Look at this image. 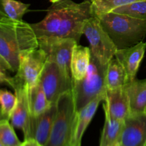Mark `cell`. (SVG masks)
<instances>
[{
	"label": "cell",
	"mask_w": 146,
	"mask_h": 146,
	"mask_svg": "<svg viewBox=\"0 0 146 146\" xmlns=\"http://www.w3.org/2000/svg\"><path fill=\"white\" fill-rule=\"evenodd\" d=\"M94 16L91 1L76 3L72 0H61L47 9L44 19L30 24L38 39L73 38L79 44L86 21Z\"/></svg>",
	"instance_id": "6da1fadb"
},
{
	"label": "cell",
	"mask_w": 146,
	"mask_h": 146,
	"mask_svg": "<svg viewBox=\"0 0 146 146\" xmlns=\"http://www.w3.org/2000/svg\"><path fill=\"white\" fill-rule=\"evenodd\" d=\"M38 48L31 24L5 17L0 19V64L17 73L23 57Z\"/></svg>",
	"instance_id": "7a4b0ae2"
},
{
	"label": "cell",
	"mask_w": 146,
	"mask_h": 146,
	"mask_svg": "<svg viewBox=\"0 0 146 146\" xmlns=\"http://www.w3.org/2000/svg\"><path fill=\"white\" fill-rule=\"evenodd\" d=\"M96 16L98 17L118 49L133 46L145 38L146 20L114 12Z\"/></svg>",
	"instance_id": "3957f363"
},
{
	"label": "cell",
	"mask_w": 146,
	"mask_h": 146,
	"mask_svg": "<svg viewBox=\"0 0 146 146\" xmlns=\"http://www.w3.org/2000/svg\"><path fill=\"white\" fill-rule=\"evenodd\" d=\"M106 66L102 65L91 54V63L86 76L81 81L72 80L76 112L82 109L98 96L106 94Z\"/></svg>",
	"instance_id": "277c9868"
},
{
	"label": "cell",
	"mask_w": 146,
	"mask_h": 146,
	"mask_svg": "<svg viewBox=\"0 0 146 146\" xmlns=\"http://www.w3.org/2000/svg\"><path fill=\"white\" fill-rule=\"evenodd\" d=\"M56 115L48 141L44 146H69L76 115L72 90L60 96Z\"/></svg>",
	"instance_id": "5b68a950"
},
{
	"label": "cell",
	"mask_w": 146,
	"mask_h": 146,
	"mask_svg": "<svg viewBox=\"0 0 146 146\" xmlns=\"http://www.w3.org/2000/svg\"><path fill=\"white\" fill-rule=\"evenodd\" d=\"M83 34L89 41L91 54L102 65L106 66L115 57L118 48L104 29L98 17L94 16L86 21L83 27Z\"/></svg>",
	"instance_id": "8992f818"
},
{
	"label": "cell",
	"mask_w": 146,
	"mask_h": 146,
	"mask_svg": "<svg viewBox=\"0 0 146 146\" xmlns=\"http://www.w3.org/2000/svg\"><path fill=\"white\" fill-rule=\"evenodd\" d=\"M38 47L47 56V61L56 64L66 77L72 78L71 61L73 50L77 43L73 38H41L38 39Z\"/></svg>",
	"instance_id": "52a82bcc"
},
{
	"label": "cell",
	"mask_w": 146,
	"mask_h": 146,
	"mask_svg": "<svg viewBox=\"0 0 146 146\" xmlns=\"http://www.w3.org/2000/svg\"><path fill=\"white\" fill-rule=\"evenodd\" d=\"M38 82L51 104H56L61 94L72 90V78L66 76L58 66L51 61H46Z\"/></svg>",
	"instance_id": "ba28073f"
},
{
	"label": "cell",
	"mask_w": 146,
	"mask_h": 146,
	"mask_svg": "<svg viewBox=\"0 0 146 146\" xmlns=\"http://www.w3.org/2000/svg\"><path fill=\"white\" fill-rule=\"evenodd\" d=\"M9 86L14 90V94L17 96V103L9 121L13 127L21 129L23 131L24 139H27L29 132L31 122L29 88L15 76L12 77Z\"/></svg>",
	"instance_id": "9c48e42d"
},
{
	"label": "cell",
	"mask_w": 146,
	"mask_h": 146,
	"mask_svg": "<svg viewBox=\"0 0 146 146\" xmlns=\"http://www.w3.org/2000/svg\"><path fill=\"white\" fill-rule=\"evenodd\" d=\"M46 61V54L38 47L21 58L19 67L14 76L26 84L29 89L38 82Z\"/></svg>",
	"instance_id": "30bf717a"
},
{
	"label": "cell",
	"mask_w": 146,
	"mask_h": 146,
	"mask_svg": "<svg viewBox=\"0 0 146 146\" xmlns=\"http://www.w3.org/2000/svg\"><path fill=\"white\" fill-rule=\"evenodd\" d=\"M120 146H146V111L131 113L124 120Z\"/></svg>",
	"instance_id": "8fae6325"
},
{
	"label": "cell",
	"mask_w": 146,
	"mask_h": 146,
	"mask_svg": "<svg viewBox=\"0 0 146 146\" xmlns=\"http://www.w3.org/2000/svg\"><path fill=\"white\" fill-rule=\"evenodd\" d=\"M56 104H53L39 115L31 117L29 132L27 139L32 138L41 145H45L49 138L56 115Z\"/></svg>",
	"instance_id": "7c38bea8"
},
{
	"label": "cell",
	"mask_w": 146,
	"mask_h": 146,
	"mask_svg": "<svg viewBox=\"0 0 146 146\" xmlns=\"http://www.w3.org/2000/svg\"><path fill=\"white\" fill-rule=\"evenodd\" d=\"M104 108L111 118L122 120L131 113L125 86L115 89H106Z\"/></svg>",
	"instance_id": "4fadbf2b"
},
{
	"label": "cell",
	"mask_w": 146,
	"mask_h": 146,
	"mask_svg": "<svg viewBox=\"0 0 146 146\" xmlns=\"http://www.w3.org/2000/svg\"><path fill=\"white\" fill-rule=\"evenodd\" d=\"M105 98L106 94L98 96L82 109L78 112H76L69 146L81 145V140L84 133L94 118L100 102L104 101Z\"/></svg>",
	"instance_id": "5bb4252c"
},
{
	"label": "cell",
	"mask_w": 146,
	"mask_h": 146,
	"mask_svg": "<svg viewBox=\"0 0 146 146\" xmlns=\"http://www.w3.org/2000/svg\"><path fill=\"white\" fill-rule=\"evenodd\" d=\"M146 43H138L133 46L118 49L115 57L123 66L129 82L135 79L141 63L145 55Z\"/></svg>",
	"instance_id": "9a60e30c"
},
{
	"label": "cell",
	"mask_w": 146,
	"mask_h": 146,
	"mask_svg": "<svg viewBox=\"0 0 146 146\" xmlns=\"http://www.w3.org/2000/svg\"><path fill=\"white\" fill-rule=\"evenodd\" d=\"M91 52L88 47L76 44L73 50L71 61L72 80L81 81L86 76L91 63Z\"/></svg>",
	"instance_id": "2e32d148"
},
{
	"label": "cell",
	"mask_w": 146,
	"mask_h": 146,
	"mask_svg": "<svg viewBox=\"0 0 146 146\" xmlns=\"http://www.w3.org/2000/svg\"><path fill=\"white\" fill-rule=\"evenodd\" d=\"M131 113H142L146 111V79L138 80L128 83L125 85Z\"/></svg>",
	"instance_id": "e0dca14e"
},
{
	"label": "cell",
	"mask_w": 146,
	"mask_h": 146,
	"mask_svg": "<svg viewBox=\"0 0 146 146\" xmlns=\"http://www.w3.org/2000/svg\"><path fill=\"white\" fill-rule=\"evenodd\" d=\"M124 121L111 118L105 113V123L101 134L100 146H118Z\"/></svg>",
	"instance_id": "ac0fdd59"
},
{
	"label": "cell",
	"mask_w": 146,
	"mask_h": 146,
	"mask_svg": "<svg viewBox=\"0 0 146 146\" xmlns=\"http://www.w3.org/2000/svg\"><path fill=\"white\" fill-rule=\"evenodd\" d=\"M128 83L129 81L123 66L115 57H113L106 66V89H115L123 87Z\"/></svg>",
	"instance_id": "d6986e66"
},
{
	"label": "cell",
	"mask_w": 146,
	"mask_h": 146,
	"mask_svg": "<svg viewBox=\"0 0 146 146\" xmlns=\"http://www.w3.org/2000/svg\"><path fill=\"white\" fill-rule=\"evenodd\" d=\"M29 101L31 117L39 115L51 105L48 102L46 96L38 82L29 89Z\"/></svg>",
	"instance_id": "ffe728a7"
},
{
	"label": "cell",
	"mask_w": 146,
	"mask_h": 146,
	"mask_svg": "<svg viewBox=\"0 0 146 146\" xmlns=\"http://www.w3.org/2000/svg\"><path fill=\"white\" fill-rule=\"evenodd\" d=\"M0 5L7 17L16 21H21L30 7L29 4L17 0H0Z\"/></svg>",
	"instance_id": "44dd1931"
},
{
	"label": "cell",
	"mask_w": 146,
	"mask_h": 146,
	"mask_svg": "<svg viewBox=\"0 0 146 146\" xmlns=\"http://www.w3.org/2000/svg\"><path fill=\"white\" fill-rule=\"evenodd\" d=\"M146 0H91L94 14L109 13L116 8L136 1Z\"/></svg>",
	"instance_id": "7402d4cb"
},
{
	"label": "cell",
	"mask_w": 146,
	"mask_h": 146,
	"mask_svg": "<svg viewBox=\"0 0 146 146\" xmlns=\"http://www.w3.org/2000/svg\"><path fill=\"white\" fill-rule=\"evenodd\" d=\"M0 143L5 146H21L22 144L7 119L0 121Z\"/></svg>",
	"instance_id": "603a6c76"
},
{
	"label": "cell",
	"mask_w": 146,
	"mask_h": 146,
	"mask_svg": "<svg viewBox=\"0 0 146 146\" xmlns=\"http://www.w3.org/2000/svg\"><path fill=\"white\" fill-rule=\"evenodd\" d=\"M111 12L125 14L134 18L146 20V1H136L122 6Z\"/></svg>",
	"instance_id": "cb8c5ba5"
},
{
	"label": "cell",
	"mask_w": 146,
	"mask_h": 146,
	"mask_svg": "<svg viewBox=\"0 0 146 146\" xmlns=\"http://www.w3.org/2000/svg\"><path fill=\"white\" fill-rule=\"evenodd\" d=\"M17 103V96L10 91L0 90V109L4 119L9 121Z\"/></svg>",
	"instance_id": "d4e9b609"
},
{
	"label": "cell",
	"mask_w": 146,
	"mask_h": 146,
	"mask_svg": "<svg viewBox=\"0 0 146 146\" xmlns=\"http://www.w3.org/2000/svg\"><path fill=\"white\" fill-rule=\"evenodd\" d=\"M6 68L0 64V84H3V83H6L8 85H9L11 81V78L12 77H9L7 76V73H6Z\"/></svg>",
	"instance_id": "484cf974"
},
{
	"label": "cell",
	"mask_w": 146,
	"mask_h": 146,
	"mask_svg": "<svg viewBox=\"0 0 146 146\" xmlns=\"http://www.w3.org/2000/svg\"><path fill=\"white\" fill-rule=\"evenodd\" d=\"M21 146H42L40 145L36 141L32 138H29V139H25L24 142H22Z\"/></svg>",
	"instance_id": "4316f807"
},
{
	"label": "cell",
	"mask_w": 146,
	"mask_h": 146,
	"mask_svg": "<svg viewBox=\"0 0 146 146\" xmlns=\"http://www.w3.org/2000/svg\"><path fill=\"white\" fill-rule=\"evenodd\" d=\"M5 17H7V15L4 14V12L2 11V10L0 9V19L3 18H5Z\"/></svg>",
	"instance_id": "83f0119b"
},
{
	"label": "cell",
	"mask_w": 146,
	"mask_h": 146,
	"mask_svg": "<svg viewBox=\"0 0 146 146\" xmlns=\"http://www.w3.org/2000/svg\"><path fill=\"white\" fill-rule=\"evenodd\" d=\"M49 1H51L52 4H54V3H56V2H58V1H61V0H49Z\"/></svg>",
	"instance_id": "f1b7e54d"
},
{
	"label": "cell",
	"mask_w": 146,
	"mask_h": 146,
	"mask_svg": "<svg viewBox=\"0 0 146 146\" xmlns=\"http://www.w3.org/2000/svg\"><path fill=\"white\" fill-rule=\"evenodd\" d=\"M2 119H4V118H3V117H2V115H1V109H0V121H1V120H2Z\"/></svg>",
	"instance_id": "f546056e"
},
{
	"label": "cell",
	"mask_w": 146,
	"mask_h": 146,
	"mask_svg": "<svg viewBox=\"0 0 146 146\" xmlns=\"http://www.w3.org/2000/svg\"><path fill=\"white\" fill-rule=\"evenodd\" d=\"M0 146H5L4 145H3L2 143H0Z\"/></svg>",
	"instance_id": "4dcf8cb0"
},
{
	"label": "cell",
	"mask_w": 146,
	"mask_h": 146,
	"mask_svg": "<svg viewBox=\"0 0 146 146\" xmlns=\"http://www.w3.org/2000/svg\"><path fill=\"white\" fill-rule=\"evenodd\" d=\"M89 1H91V0H89Z\"/></svg>",
	"instance_id": "1f68e13d"
},
{
	"label": "cell",
	"mask_w": 146,
	"mask_h": 146,
	"mask_svg": "<svg viewBox=\"0 0 146 146\" xmlns=\"http://www.w3.org/2000/svg\"><path fill=\"white\" fill-rule=\"evenodd\" d=\"M118 146H120V145H118Z\"/></svg>",
	"instance_id": "d6a6232c"
}]
</instances>
